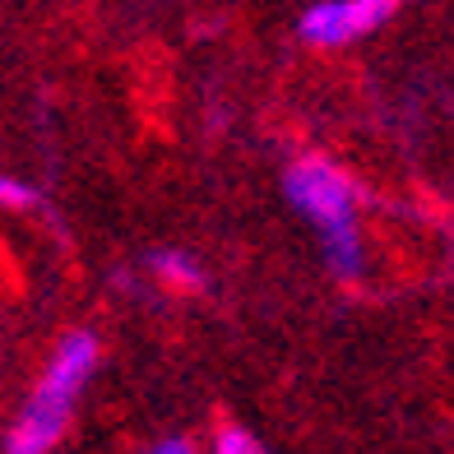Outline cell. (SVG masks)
<instances>
[{
    "mask_svg": "<svg viewBox=\"0 0 454 454\" xmlns=\"http://www.w3.org/2000/svg\"><path fill=\"white\" fill-rule=\"evenodd\" d=\"M287 204L316 227L325 270L339 283H357L366 270V246H362V195L357 181L348 176L334 158L306 153L283 172Z\"/></svg>",
    "mask_w": 454,
    "mask_h": 454,
    "instance_id": "obj_1",
    "label": "cell"
},
{
    "mask_svg": "<svg viewBox=\"0 0 454 454\" xmlns=\"http://www.w3.org/2000/svg\"><path fill=\"white\" fill-rule=\"evenodd\" d=\"M93 366H98V339L93 334L74 329V334L60 339V348L51 353V362L43 371V380H37L24 412H19V422L10 427L5 450L10 454H51L56 441L66 436L70 412H74L79 395H84Z\"/></svg>",
    "mask_w": 454,
    "mask_h": 454,
    "instance_id": "obj_2",
    "label": "cell"
},
{
    "mask_svg": "<svg viewBox=\"0 0 454 454\" xmlns=\"http://www.w3.org/2000/svg\"><path fill=\"white\" fill-rule=\"evenodd\" d=\"M399 10L403 0H316L297 28L311 47H348L371 28H380L385 19H395Z\"/></svg>",
    "mask_w": 454,
    "mask_h": 454,
    "instance_id": "obj_3",
    "label": "cell"
},
{
    "mask_svg": "<svg viewBox=\"0 0 454 454\" xmlns=\"http://www.w3.org/2000/svg\"><path fill=\"white\" fill-rule=\"evenodd\" d=\"M149 270L168 283V287H176V293H200V287L209 283L204 264H200L195 255H185V251H153V255H149Z\"/></svg>",
    "mask_w": 454,
    "mask_h": 454,
    "instance_id": "obj_4",
    "label": "cell"
},
{
    "mask_svg": "<svg viewBox=\"0 0 454 454\" xmlns=\"http://www.w3.org/2000/svg\"><path fill=\"white\" fill-rule=\"evenodd\" d=\"M214 454H270L246 427H223L214 436Z\"/></svg>",
    "mask_w": 454,
    "mask_h": 454,
    "instance_id": "obj_5",
    "label": "cell"
},
{
    "mask_svg": "<svg viewBox=\"0 0 454 454\" xmlns=\"http://www.w3.org/2000/svg\"><path fill=\"white\" fill-rule=\"evenodd\" d=\"M33 200H37L33 185L14 181V176H0V209H28Z\"/></svg>",
    "mask_w": 454,
    "mask_h": 454,
    "instance_id": "obj_6",
    "label": "cell"
},
{
    "mask_svg": "<svg viewBox=\"0 0 454 454\" xmlns=\"http://www.w3.org/2000/svg\"><path fill=\"white\" fill-rule=\"evenodd\" d=\"M144 454H200L191 441H181V436H172V441H158V445H149Z\"/></svg>",
    "mask_w": 454,
    "mask_h": 454,
    "instance_id": "obj_7",
    "label": "cell"
}]
</instances>
